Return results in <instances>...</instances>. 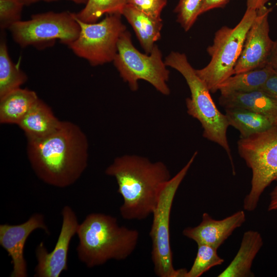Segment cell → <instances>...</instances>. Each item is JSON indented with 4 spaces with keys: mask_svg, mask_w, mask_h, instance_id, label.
Listing matches in <instances>:
<instances>
[{
    "mask_svg": "<svg viewBox=\"0 0 277 277\" xmlns=\"http://www.w3.org/2000/svg\"><path fill=\"white\" fill-rule=\"evenodd\" d=\"M217 249L205 244L197 245V251L193 265L185 277H199L211 268L222 264L224 260L217 254Z\"/></svg>",
    "mask_w": 277,
    "mask_h": 277,
    "instance_id": "cb8c5ba5",
    "label": "cell"
},
{
    "mask_svg": "<svg viewBox=\"0 0 277 277\" xmlns=\"http://www.w3.org/2000/svg\"><path fill=\"white\" fill-rule=\"evenodd\" d=\"M271 11V8L266 6L256 10V15L246 34L233 75L268 65L274 43L269 36L268 16Z\"/></svg>",
    "mask_w": 277,
    "mask_h": 277,
    "instance_id": "7c38bea8",
    "label": "cell"
},
{
    "mask_svg": "<svg viewBox=\"0 0 277 277\" xmlns=\"http://www.w3.org/2000/svg\"><path fill=\"white\" fill-rule=\"evenodd\" d=\"M197 151L187 163L163 186L152 213L153 221L149 235L152 241L151 259L154 271L159 277H184L187 270L174 269L170 241L171 208L176 191L192 164Z\"/></svg>",
    "mask_w": 277,
    "mask_h": 277,
    "instance_id": "8992f818",
    "label": "cell"
},
{
    "mask_svg": "<svg viewBox=\"0 0 277 277\" xmlns=\"http://www.w3.org/2000/svg\"><path fill=\"white\" fill-rule=\"evenodd\" d=\"M270 201L268 211L277 210V186L270 193Z\"/></svg>",
    "mask_w": 277,
    "mask_h": 277,
    "instance_id": "4dcf8cb0",
    "label": "cell"
},
{
    "mask_svg": "<svg viewBox=\"0 0 277 277\" xmlns=\"http://www.w3.org/2000/svg\"><path fill=\"white\" fill-rule=\"evenodd\" d=\"M167 0H127L130 5L145 14L155 18H161V13Z\"/></svg>",
    "mask_w": 277,
    "mask_h": 277,
    "instance_id": "4316f807",
    "label": "cell"
},
{
    "mask_svg": "<svg viewBox=\"0 0 277 277\" xmlns=\"http://www.w3.org/2000/svg\"><path fill=\"white\" fill-rule=\"evenodd\" d=\"M263 245L261 233L249 230L243 234L239 249L229 265L218 277H253V262Z\"/></svg>",
    "mask_w": 277,
    "mask_h": 277,
    "instance_id": "2e32d148",
    "label": "cell"
},
{
    "mask_svg": "<svg viewBox=\"0 0 277 277\" xmlns=\"http://www.w3.org/2000/svg\"><path fill=\"white\" fill-rule=\"evenodd\" d=\"M38 98L35 92L21 88L0 97V123L18 125Z\"/></svg>",
    "mask_w": 277,
    "mask_h": 277,
    "instance_id": "d6986e66",
    "label": "cell"
},
{
    "mask_svg": "<svg viewBox=\"0 0 277 277\" xmlns=\"http://www.w3.org/2000/svg\"><path fill=\"white\" fill-rule=\"evenodd\" d=\"M61 123L50 107L38 98L17 125L27 140H37L55 132Z\"/></svg>",
    "mask_w": 277,
    "mask_h": 277,
    "instance_id": "e0dca14e",
    "label": "cell"
},
{
    "mask_svg": "<svg viewBox=\"0 0 277 277\" xmlns=\"http://www.w3.org/2000/svg\"><path fill=\"white\" fill-rule=\"evenodd\" d=\"M37 229L49 233L45 217L41 213H34L25 222L18 225H0V245L11 259L13 269L11 277H27L28 269L24 258V247L30 234Z\"/></svg>",
    "mask_w": 277,
    "mask_h": 277,
    "instance_id": "4fadbf2b",
    "label": "cell"
},
{
    "mask_svg": "<svg viewBox=\"0 0 277 277\" xmlns=\"http://www.w3.org/2000/svg\"><path fill=\"white\" fill-rule=\"evenodd\" d=\"M219 102L225 109L243 108L266 116L277 125V100L262 90L221 94Z\"/></svg>",
    "mask_w": 277,
    "mask_h": 277,
    "instance_id": "9a60e30c",
    "label": "cell"
},
{
    "mask_svg": "<svg viewBox=\"0 0 277 277\" xmlns=\"http://www.w3.org/2000/svg\"><path fill=\"white\" fill-rule=\"evenodd\" d=\"M127 0H88L85 7L75 13L83 22L95 23L104 14L122 15Z\"/></svg>",
    "mask_w": 277,
    "mask_h": 277,
    "instance_id": "603a6c76",
    "label": "cell"
},
{
    "mask_svg": "<svg viewBox=\"0 0 277 277\" xmlns=\"http://www.w3.org/2000/svg\"><path fill=\"white\" fill-rule=\"evenodd\" d=\"M272 70L268 64L262 68L233 74L219 85L218 91L221 94H226L261 90Z\"/></svg>",
    "mask_w": 277,
    "mask_h": 277,
    "instance_id": "44dd1931",
    "label": "cell"
},
{
    "mask_svg": "<svg viewBox=\"0 0 277 277\" xmlns=\"http://www.w3.org/2000/svg\"><path fill=\"white\" fill-rule=\"evenodd\" d=\"M256 10L247 8L233 28L223 26L215 33L212 45L207 48L211 60L207 66L195 70L196 74L214 93L219 85L233 75L246 34L256 15Z\"/></svg>",
    "mask_w": 277,
    "mask_h": 277,
    "instance_id": "52a82bcc",
    "label": "cell"
},
{
    "mask_svg": "<svg viewBox=\"0 0 277 277\" xmlns=\"http://www.w3.org/2000/svg\"><path fill=\"white\" fill-rule=\"evenodd\" d=\"M78 259L92 268L110 260L126 259L135 250L138 231L120 226L115 217L102 213L87 215L77 228Z\"/></svg>",
    "mask_w": 277,
    "mask_h": 277,
    "instance_id": "3957f363",
    "label": "cell"
},
{
    "mask_svg": "<svg viewBox=\"0 0 277 277\" xmlns=\"http://www.w3.org/2000/svg\"><path fill=\"white\" fill-rule=\"evenodd\" d=\"M269 0H247V8L258 10L264 6Z\"/></svg>",
    "mask_w": 277,
    "mask_h": 277,
    "instance_id": "1f68e13d",
    "label": "cell"
},
{
    "mask_svg": "<svg viewBox=\"0 0 277 277\" xmlns=\"http://www.w3.org/2000/svg\"><path fill=\"white\" fill-rule=\"evenodd\" d=\"M122 15L131 25L146 53H150L155 45L154 43L161 37L163 27L161 18L151 17L127 4Z\"/></svg>",
    "mask_w": 277,
    "mask_h": 277,
    "instance_id": "ac0fdd59",
    "label": "cell"
},
{
    "mask_svg": "<svg viewBox=\"0 0 277 277\" xmlns=\"http://www.w3.org/2000/svg\"><path fill=\"white\" fill-rule=\"evenodd\" d=\"M203 0H180L175 9L177 21L185 31H188L200 15Z\"/></svg>",
    "mask_w": 277,
    "mask_h": 277,
    "instance_id": "d4e9b609",
    "label": "cell"
},
{
    "mask_svg": "<svg viewBox=\"0 0 277 277\" xmlns=\"http://www.w3.org/2000/svg\"><path fill=\"white\" fill-rule=\"evenodd\" d=\"M150 54H144L137 50L132 44L130 33L125 30L118 39L117 53L113 61L121 77L132 91L138 89V81L142 80L167 95L170 94L167 84L169 71L162 60L157 46L154 45Z\"/></svg>",
    "mask_w": 277,
    "mask_h": 277,
    "instance_id": "ba28073f",
    "label": "cell"
},
{
    "mask_svg": "<svg viewBox=\"0 0 277 277\" xmlns=\"http://www.w3.org/2000/svg\"><path fill=\"white\" fill-rule=\"evenodd\" d=\"M105 173L116 181L123 199L120 214L128 220H142L152 214L163 186L171 179L164 163L136 155L117 157Z\"/></svg>",
    "mask_w": 277,
    "mask_h": 277,
    "instance_id": "7a4b0ae2",
    "label": "cell"
},
{
    "mask_svg": "<svg viewBox=\"0 0 277 277\" xmlns=\"http://www.w3.org/2000/svg\"><path fill=\"white\" fill-rule=\"evenodd\" d=\"M3 35L0 43V97L21 88L27 80V75L11 60Z\"/></svg>",
    "mask_w": 277,
    "mask_h": 277,
    "instance_id": "7402d4cb",
    "label": "cell"
},
{
    "mask_svg": "<svg viewBox=\"0 0 277 277\" xmlns=\"http://www.w3.org/2000/svg\"><path fill=\"white\" fill-rule=\"evenodd\" d=\"M245 221L246 214L243 210H239L220 220H215L204 212L198 225L185 228L182 233L197 245L205 244L218 249Z\"/></svg>",
    "mask_w": 277,
    "mask_h": 277,
    "instance_id": "5bb4252c",
    "label": "cell"
},
{
    "mask_svg": "<svg viewBox=\"0 0 277 277\" xmlns=\"http://www.w3.org/2000/svg\"><path fill=\"white\" fill-rule=\"evenodd\" d=\"M62 215V227L54 249L49 252L41 242L35 249V277H59L63 271L68 270L70 243L76 234L79 223L75 212L69 206L64 207Z\"/></svg>",
    "mask_w": 277,
    "mask_h": 277,
    "instance_id": "8fae6325",
    "label": "cell"
},
{
    "mask_svg": "<svg viewBox=\"0 0 277 277\" xmlns=\"http://www.w3.org/2000/svg\"><path fill=\"white\" fill-rule=\"evenodd\" d=\"M164 62L167 66L179 71L185 79L191 93L190 97L186 100L188 114L200 122L204 138L217 144L225 150L235 175V167L227 137L229 125L226 115L219 111L208 87L196 74L195 69L190 64L184 53L172 51Z\"/></svg>",
    "mask_w": 277,
    "mask_h": 277,
    "instance_id": "277c9868",
    "label": "cell"
},
{
    "mask_svg": "<svg viewBox=\"0 0 277 277\" xmlns=\"http://www.w3.org/2000/svg\"><path fill=\"white\" fill-rule=\"evenodd\" d=\"M230 0H203L200 15L212 9L224 7Z\"/></svg>",
    "mask_w": 277,
    "mask_h": 277,
    "instance_id": "f1b7e54d",
    "label": "cell"
},
{
    "mask_svg": "<svg viewBox=\"0 0 277 277\" xmlns=\"http://www.w3.org/2000/svg\"><path fill=\"white\" fill-rule=\"evenodd\" d=\"M268 64L272 68L277 71V39L274 41L271 53L268 59Z\"/></svg>",
    "mask_w": 277,
    "mask_h": 277,
    "instance_id": "f546056e",
    "label": "cell"
},
{
    "mask_svg": "<svg viewBox=\"0 0 277 277\" xmlns=\"http://www.w3.org/2000/svg\"><path fill=\"white\" fill-rule=\"evenodd\" d=\"M9 29L21 47L33 46L38 49L52 46L56 40L69 46L81 30L74 13L69 11L33 14L30 19L17 22Z\"/></svg>",
    "mask_w": 277,
    "mask_h": 277,
    "instance_id": "9c48e42d",
    "label": "cell"
},
{
    "mask_svg": "<svg viewBox=\"0 0 277 277\" xmlns=\"http://www.w3.org/2000/svg\"><path fill=\"white\" fill-rule=\"evenodd\" d=\"M81 28L77 39L68 47L77 56L87 60L92 66L113 61L121 34L126 30L121 14H109L99 23L81 21L74 13Z\"/></svg>",
    "mask_w": 277,
    "mask_h": 277,
    "instance_id": "30bf717a",
    "label": "cell"
},
{
    "mask_svg": "<svg viewBox=\"0 0 277 277\" xmlns=\"http://www.w3.org/2000/svg\"><path fill=\"white\" fill-rule=\"evenodd\" d=\"M24 4L25 5H29L31 4L36 3L37 2L39 1H44V2H53V1H56L58 0H21ZM70 1H72L76 4H86L88 0H68Z\"/></svg>",
    "mask_w": 277,
    "mask_h": 277,
    "instance_id": "d6a6232c",
    "label": "cell"
},
{
    "mask_svg": "<svg viewBox=\"0 0 277 277\" xmlns=\"http://www.w3.org/2000/svg\"><path fill=\"white\" fill-rule=\"evenodd\" d=\"M225 115L229 125L239 131L240 138L247 137L276 126L267 116L245 109L227 108Z\"/></svg>",
    "mask_w": 277,
    "mask_h": 277,
    "instance_id": "ffe728a7",
    "label": "cell"
},
{
    "mask_svg": "<svg viewBox=\"0 0 277 277\" xmlns=\"http://www.w3.org/2000/svg\"><path fill=\"white\" fill-rule=\"evenodd\" d=\"M25 4L21 0H0V26L9 29L14 23L21 21Z\"/></svg>",
    "mask_w": 277,
    "mask_h": 277,
    "instance_id": "484cf974",
    "label": "cell"
},
{
    "mask_svg": "<svg viewBox=\"0 0 277 277\" xmlns=\"http://www.w3.org/2000/svg\"><path fill=\"white\" fill-rule=\"evenodd\" d=\"M27 153L36 176L44 183L58 188L75 183L88 165V141L81 128L62 121L49 135L27 140Z\"/></svg>",
    "mask_w": 277,
    "mask_h": 277,
    "instance_id": "6da1fadb",
    "label": "cell"
},
{
    "mask_svg": "<svg viewBox=\"0 0 277 277\" xmlns=\"http://www.w3.org/2000/svg\"><path fill=\"white\" fill-rule=\"evenodd\" d=\"M262 90L277 100V71L272 68L267 80L261 88Z\"/></svg>",
    "mask_w": 277,
    "mask_h": 277,
    "instance_id": "83f0119b",
    "label": "cell"
},
{
    "mask_svg": "<svg viewBox=\"0 0 277 277\" xmlns=\"http://www.w3.org/2000/svg\"><path fill=\"white\" fill-rule=\"evenodd\" d=\"M237 144L240 156L252 171L251 189L244 199L243 208L252 211L265 189L277 181V125L240 138Z\"/></svg>",
    "mask_w": 277,
    "mask_h": 277,
    "instance_id": "5b68a950",
    "label": "cell"
}]
</instances>
